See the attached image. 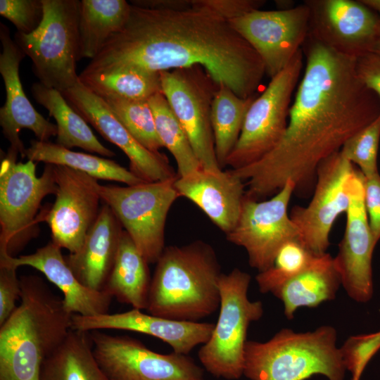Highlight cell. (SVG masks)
Here are the masks:
<instances>
[{
	"mask_svg": "<svg viewBox=\"0 0 380 380\" xmlns=\"http://www.w3.org/2000/svg\"><path fill=\"white\" fill-rule=\"evenodd\" d=\"M305 63L289 109L286 131L276 146L234 173L245 196L260 201L291 180L295 193L312 191L320 163L380 115V99L356 73V58L339 53L308 35Z\"/></svg>",
	"mask_w": 380,
	"mask_h": 380,
	"instance_id": "1",
	"label": "cell"
},
{
	"mask_svg": "<svg viewBox=\"0 0 380 380\" xmlns=\"http://www.w3.org/2000/svg\"><path fill=\"white\" fill-rule=\"evenodd\" d=\"M196 65L243 99L255 96L265 75L257 52L217 14L191 6L156 9L133 5L123 27L82 72L134 69L159 73Z\"/></svg>",
	"mask_w": 380,
	"mask_h": 380,
	"instance_id": "2",
	"label": "cell"
},
{
	"mask_svg": "<svg viewBox=\"0 0 380 380\" xmlns=\"http://www.w3.org/2000/svg\"><path fill=\"white\" fill-rule=\"evenodd\" d=\"M20 282V304L0 326V380H39L44 360L72 329L73 315L42 278Z\"/></svg>",
	"mask_w": 380,
	"mask_h": 380,
	"instance_id": "3",
	"label": "cell"
},
{
	"mask_svg": "<svg viewBox=\"0 0 380 380\" xmlns=\"http://www.w3.org/2000/svg\"><path fill=\"white\" fill-rule=\"evenodd\" d=\"M156 264L148 313L175 321L197 322L220 308L218 281L222 272L210 244L198 240L167 246Z\"/></svg>",
	"mask_w": 380,
	"mask_h": 380,
	"instance_id": "4",
	"label": "cell"
},
{
	"mask_svg": "<svg viewBox=\"0 0 380 380\" xmlns=\"http://www.w3.org/2000/svg\"><path fill=\"white\" fill-rule=\"evenodd\" d=\"M337 331L330 325L296 332L282 329L265 342L247 341L243 375L251 380H305L321 374L344 380Z\"/></svg>",
	"mask_w": 380,
	"mask_h": 380,
	"instance_id": "5",
	"label": "cell"
},
{
	"mask_svg": "<svg viewBox=\"0 0 380 380\" xmlns=\"http://www.w3.org/2000/svg\"><path fill=\"white\" fill-rule=\"evenodd\" d=\"M44 16L32 33L15 34L14 40L32 63L39 82L61 93L79 81L81 1L42 0Z\"/></svg>",
	"mask_w": 380,
	"mask_h": 380,
	"instance_id": "6",
	"label": "cell"
},
{
	"mask_svg": "<svg viewBox=\"0 0 380 380\" xmlns=\"http://www.w3.org/2000/svg\"><path fill=\"white\" fill-rule=\"evenodd\" d=\"M251 280L248 273L238 268L219 278V317L210 338L198 352L203 367L217 378L234 380L243 375L248 329L264 313L261 301L248 298Z\"/></svg>",
	"mask_w": 380,
	"mask_h": 380,
	"instance_id": "7",
	"label": "cell"
},
{
	"mask_svg": "<svg viewBox=\"0 0 380 380\" xmlns=\"http://www.w3.org/2000/svg\"><path fill=\"white\" fill-rule=\"evenodd\" d=\"M18 155L8 148L0 165V255L11 257L38 235L41 203L58 191L54 165L37 177L36 163H17Z\"/></svg>",
	"mask_w": 380,
	"mask_h": 380,
	"instance_id": "8",
	"label": "cell"
},
{
	"mask_svg": "<svg viewBox=\"0 0 380 380\" xmlns=\"http://www.w3.org/2000/svg\"><path fill=\"white\" fill-rule=\"evenodd\" d=\"M177 177L119 186L101 185L99 193L148 264L156 263L165 246L168 212L179 196L174 183Z\"/></svg>",
	"mask_w": 380,
	"mask_h": 380,
	"instance_id": "9",
	"label": "cell"
},
{
	"mask_svg": "<svg viewBox=\"0 0 380 380\" xmlns=\"http://www.w3.org/2000/svg\"><path fill=\"white\" fill-rule=\"evenodd\" d=\"M303 57L301 49L284 69L271 78L262 93L255 98L226 165L235 170L251 165L279 143L287 127L292 95L303 68Z\"/></svg>",
	"mask_w": 380,
	"mask_h": 380,
	"instance_id": "10",
	"label": "cell"
},
{
	"mask_svg": "<svg viewBox=\"0 0 380 380\" xmlns=\"http://www.w3.org/2000/svg\"><path fill=\"white\" fill-rule=\"evenodd\" d=\"M94 355L108 380H204L189 355L159 353L127 335L89 331Z\"/></svg>",
	"mask_w": 380,
	"mask_h": 380,
	"instance_id": "11",
	"label": "cell"
},
{
	"mask_svg": "<svg viewBox=\"0 0 380 380\" xmlns=\"http://www.w3.org/2000/svg\"><path fill=\"white\" fill-rule=\"evenodd\" d=\"M162 92L181 123L203 169L222 170L211 125V106L218 85L199 65L159 72Z\"/></svg>",
	"mask_w": 380,
	"mask_h": 380,
	"instance_id": "12",
	"label": "cell"
},
{
	"mask_svg": "<svg viewBox=\"0 0 380 380\" xmlns=\"http://www.w3.org/2000/svg\"><path fill=\"white\" fill-rule=\"evenodd\" d=\"M296 185L288 180L271 198L257 201L245 196L239 220L226 234L227 241L243 248L251 267L258 272L270 268L280 248L300 240L299 231L288 211Z\"/></svg>",
	"mask_w": 380,
	"mask_h": 380,
	"instance_id": "13",
	"label": "cell"
},
{
	"mask_svg": "<svg viewBox=\"0 0 380 380\" xmlns=\"http://www.w3.org/2000/svg\"><path fill=\"white\" fill-rule=\"evenodd\" d=\"M355 169L340 151L323 160L317 169L310 203L305 207L295 205L289 213L300 241L316 255L327 253L333 225L349 208V182Z\"/></svg>",
	"mask_w": 380,
	"mask_h": 380,
	"instance_id": "14",
	"label": "cell"
},
{
	"mask_svg": "<svg viewBox=\"0 0 380 380\" xmlns=\"http://www.w3.org/2000/svg\"><path fill=\"white\" fill-rule=\"evenodd\" d=\"M58 186L55 202L44 207L39 222H46L51 241L70 253L77 252L99 214L98 179L70 167L54 165Z\"/></svg>",
	"mask_w": 380,
	"mask_h": 380,
	"instance_id": "15",
	"label": "cell"
},
{
	"mask_svg": "<svg viewBox=\"0 0 380 380\" xmlns=\"http://www.w3.org/2000/svg\"><path fill=\"white\" fill-rule=\"evenodd\" d=\"M310 12L303 3L289 9L255 10L229 20L257 52L265 74L274 77L302 48L309 31Z\"/></svg>",
	"mask_w": 380,
	"mask_h": 380,
	"instance_id": "16",
	"label": "cell"
},
{
	"mask_svg": "<svg viewBox=\"0 0 380 380\" xmlns=\"http://www.w3.org/2000/svg\"><path fill=\"white\" fill-rule=\"evenodd\" d=\"M308 36L343 55L357 58L373 52L380 17L360 0H306Z\"/></svg>",
	"mask_w": 380,
	"mask_h": 380,
	"instance_id": "17",
	"label": "cell"
},
{
	"mask_svg": "<svg viewBox=\"0 0 380 380\" xmlns=\"http://www.w3.org/2000/svg\"><path fill=\"white\" fill-rule=\"evenodd\" d=\"M350 205L338 251L334 258L341 285L350 298L369 302L373 296V239L364 200V176L355 167L349 182Z\"/></svg>",
	"mask_w": 380,
	"mask_h": 380,
	"instance_id": "18",
	"label": "cell"
},
{
	"mask_svg": "<svg viewBox=\"0 0 380 380\" xmlns=\"http://www.w3.org/2000/svg\"><path fill=\"white\" fill-rule=\"evenodd\" d=\"M70 106L105 139L121 149L129 160V170L146 182L178 177L164 155L143 146L122 124L106 101L82 83L62 92Z\"/></svg>",
	"mask_w": 380,
	"mask_h": 380,
	"instance_id": "19",
	"label": "cell"
},
{
	"mask_svg": "<svg viewBox=\"0 0 380 380\" xmlns=\"http://www.w3.org/2000/svg\"><path fill=\"white\" fill-rule=\"evenodd\" d=\"M0 73L6 89V101L0 108L2 133L10 143L9 148L25 158L26 148L20 139L23 129L31 130L40 141H49L57 136V126L45 119L33 107L23 91L19 68L26 56L10 34L8 27L0 23Z\"/></svg>",
	"mask_w": 380,
	"mask_h": 380,
	"instance_id": "20",
	"label": "cell"
},
{
	"mask_svg": "<svg viewBox=\"0 0 380 380\" xmlns=\"http://www.w3.org/2000/svg\"><path fill=\"white\" fill-rule=\"evenodd\" d=\"M215 324L172 320L140 310L95 316L73 315L72 329L83 331L95 330H125L157 338L167 343L177 353L189 355L197 346L210 338Z\"/></svg>",
	"mask_w": 380,
	"mask_h": 380,
	"instance_id": "21",
	"label": "cell"
},
{
	"mask_svg": "<svg viewBox=\"0 0 380 380\" xmlns=\"http://www.w3.org/2000/svg\"><path fill=\"white\" fill-rule=\"evenodd\" d=\"M0 266L17 269L30 266L42 272L63 294L66 310L72 315L95 316L108 313L113 297L105 291L84 286L67 264L61 248L49 242L33 253L11 257L0 255Z\"/></svg>",
	"mask_w": 380,
	"mask_h": 380,
	"instance_id": "22",
	"label": "cell"
},
{
	"mask_svg": "<svg viewBox=\"0 0 380 380\" xmlns=\"http://www.w3.org/2000/svg\"><path fill=\"white\" fill-rule=\"evenodd\" d=\"M175 187L179 196L196 204L225 234L235 227L246 194V184L232 169H203L177 177Z\"/></svg>",
	"mask_w": 380,
	"mask_h": 380,
	"instance_id": "23",
	"label": "cell"
},
{
	"mask_svg": "<svg viewBox=\"0 0 380 380\" xmlns=\"http://www.w3.org/2000/svg\"><path fill=\"white\" fill-rule=\"evenodd\" d=\"M123 229L107 205L101 207L95 222L80 250L65 256L77 279L85 286L103 291L113 268Z\"/></svg>",
	"mask_w": 380,
	"mask_h": 380,
	"instance_id": "24",
	"label": "cell"
},
{
	"mask_svg": "<svg viewBox=\"0 0 380 380\" xmlns=\"http://www.w3.org/2000/svg\"><path fill=\"white\" fill-rule=\"evenodd\" d=\"M341 285L334 258L325 253L318 255L305 270L272 294L283 303L284 315L291 319L300 307L314 308L334 299Z\"/></svg>",
	"mask_w": 380,
	"mask_h": 380,
	"instance_id": "25",
	"label": "cell"
},
{
	"mask_svg": "<svg viewBox=\"0 0 380 380\" xmlns=\"http://www.w3.org/2000/svg\"><path fill=\"white\" fill-rule=\"evenodd\" d=\"M148 263L123 229L116 258L103 291L120 303L146 310L151 281Z\"/></svg>",
	"mask_w": 380,
	"mask_h": 380,
	"instance_id": "26",
	"label": "cell"
},
{
	"mask_svg": "<svg viewBox=\"0 0 380 380\" xmlns=\"http://www.w3.org/2000/svg\"><path fill=\"white\" fill-rule=\"evenodd\" d=\"M30 91L34 100L55 119L57 144L68 149L79 147L105 157L115 156L98 140L87 121L70 106L61 91L40 82L34 83Z\"/></svg>",
	"mask_w": 380,
	"mask_h": 380,
	"instance_id": "27",
	"label": "cell"
},
{
	"mask_svg": "<svg viewBox=\"0 0 380 380\" xmlns=\"http://www.w3.org/2000/svg\"><path fill=\"white\" fill-rule=\"evenodd\" d=\"M39 380H108L94 355L89 332L71 329L44 360Z\"/></svg>",
	"mask_w": 380,
	"mask_h": 380,
	"instance_id": "28",
	"label": "cell"
},
{
	"mask_svg": "<svg viewBox=\"0 0 380 380\" xmlns=\"http://www.w3.org/2000/svg\"><path fill=\"white\" fill-rule=\"evenodd\" d=\"M131 4L125 0H82L79 23L80 59L94 58L126 23Z\"/></svg>",
	"mask_w": 380,
	"mask_h": 380,
	"instance_id": "29",
	"label": "cell"
},
{
	"mask_svg": "<svg viewBox=\"0 0 380 380\" xmlns=\"http://www.w3.org/2000/svg\"><path fill=\"white\" fill-rule=\"evenodd\" d=\"M25 156L35 163L66 166L85 172L96 179L122 182L127 186L146 182L114 160L73 151L51 141L32 140L30 147L26 148Z\"/></svg>",
	"mask_w": 380,
	"mask_h": 380,
	"instance_id": "30",
	"label": "cell"
},
{
	"mask_svg": "<svg viewBox=\"0 0 380 380\" xmlns=\"http://www.w3.org/2000/svg\"><path fill=\"white\" fill-rule=\"evenodd\" d=\"M255 96L243 99L224 84H219L211 106V125L216 158L220 168L239 138L243 122Z\"/></svg>",
	"mask_w": 380,
	"mask_h": 380,
	"instance_id": "31",
	"label": "cell"
},
{
	"mask_svg": "<svg viewBox=\"0 0 380 380\" xmlns=\"http://www.w3.org/2000/svg\"><path fill=\"white\" fill-rule=\"evenodd\" d=\"M79 80L100 97L148 100L162 92L159 73L134 69L93 73L81 72Z\"/></svg>",
	"mask_w": 380,
	"mask_h": 380,
	"instance_id": "32",
	"label": "cell"
},
{
	"mask_svg": "<svg viewBox=\"0 0 380 380\" xmlns=\"http://www.w3.org/2000/svg\"><path fill=\"white\" fill-rule=\"evenodd\" d=\"M157 133L163 146L175 158L178 177H183L201 168L188 137L173 113L163 92L148 99Z\"/></svg>",
	"mask_w": 380,
	"mask_h": 380,
	"instance_id": "33",
	"label": "cell"
},
{
	"mask_svg": "<svg viewBox=\"0 0 380 380\" xmlns=\"http://www.w3.org/2000/svg\"><path fill=\"white\" fill-rule=\"evenodd\" d=\"M101 98L143 146L155 153L164 147L156 131L148 100H130L116 96Z\"/></svg>",
	"mask_w": 380,
	"mask_h": 380,
	"instance_id": "34",
	"label": "cell"
},
{
	"mask_svg": "<svg viewBox=\"0 0 380 380\" xmlns=\"http://www.w3.org/2000/svg\"><path fill=\"white\" fill-rule=\"evenodd\" d=\"M317 255L299 239L285 243L277 252L272 266L256 275L255 280L260 291L272 293L305 270Z\"/></svg>",
	"mask_w": 380,
	"mask_h": 380,
	"instance_id": "35",
	"label": "cell"
},
{
	"mask_svg": "<svg viewBox=\"0 0 380 380\" xmlns=\"http://www.w3.org/2000/svg\"><path fill=\"white\" fill-rule=\"evenodd\" d=\"M380 142V115L372 123L349 138L341 154L356 165L365 177L379 173L378 152Z\"/></svg>",
	"mask_w": 380,
	"mask_h": 380,
	"instance_id": "36",
	"label": "cell"
},
{
	"mask_svg": "<svg viewBox=\"0 0 380 380\" xmlns=\"http://www.w3.org/2000/svg\"><path fill=\"white\" fill-rule=\"evenodd\" d=\"M351 380H360L368 362L380 349V331L349 336L339 348Z\"/></svg>",
	"mask_w": 380,
	"mask_h": 380,
	"instance_id": "37",
	"label": "cell"
},
{
	"mask_svg": "<svg viewBox=\"0 0 380 380\" xmlns=\"http://www.w3.org/2000/svg\"><path fill=\"white\" fill-rule=\"evenodd\" d=\"M0 15L11 21L18 32L30 34L43 19L42 0H1Z\"/></svg>",
	"mask_w": 380,
	"mask_h": 380,
	"instance_id": "38",
	"label": "cell"
},
{
	"mask_svg": "<svg viewBox=\"0 0 380 380\" xmlns=\"http://www.w3.org/2000/svg\"><path fill=\"white\" fill-rule=\"evenodd\" d=\"M265 4L263 0H193L191 6L211 11L229 21L258 10Z\"/></svg>",
	"mask_w": 380,
	"mask_h": 380,
	"instance_id": "39",
	"label": "cell"
},
{
	"mask_svg": "<svg viewBox=\"0 0 380 380\" xmlns=\"http://www.w3.org/2000/svg\"><path fill=\"white\" fill-rule=\"evenodd\" d=\"M13 267L0 266V326L15 310L21 294L20 279Z\"/></svg>",
	"mask_w": 380,
	"mask_h": 380,
	"instance_id": "40",
	"label": "cell"
},
{
	"mask_svg": "<svg viewBox=\"0 0 380 380\" xmlns=\"http://www.w3.org/2000/svg\"><path fill=\"white\" fill-rule=\"evenodd\" d=\"M364 200L373 239L377 243L380 240L379 172L369 177H364Z\"/></svg>",
	"mask_w": 380,
	"mask_h": 380,
	"instance_id": "41",
	"label": "cell"
},
{
	"mask_svg": "<svg viewBox=\"0 0 380 380\" xmlns=\"http://www.w3.org/2000/svg\"><path fill=\"white\" fill-rule=\"evenodd\" d=\"M355 69L360 81L380 99V55L369 52L357 58Z\"/></svg>",
	"mask_w": 380,
	"mask_h": 380,
	"instance_id": "42",
	"label": "cell"
},
{
	"mask_svg": "<svg viewBox=\"0 0 380 380\" xmlns=\"http://www.w3.org/2000/svg\"><path fill=\"white\" fill-rule=\"evenodd\" d=\"M130 4L146 8H187L191 1L185 0H133Z\"/></svg>",
	"mask_w": 380,
	"mask_h": 380,
	"instance_id": "43",
	"label": "cell"
},
{
	"mask_svg": "<svg viewBox=\"0 0 380 380\" xmlns=\"http://www.w3.org/2000/svg\"><path fill=\"white\" fill-rule=\"evenodd\" d=\"M364 4L375 11L380 17V0H360Z\"/></svg>",
	"mask_w": 380,
	"mask_h": 380,
	"instance_id": "44",
	"label": "cell"
},
{
	"mask_svg": "<svg viewBox=\"0 0 380 380\" xmlns=\"http://www.w3.org/2000/svg\"><path fill=\"white\" fill-rule=\"evenodd\" d=\"M373 52L376 53L380 55V30H379L378 40H377L376 44L375 46V48Z\"/></svg>",
	"mask_w": 380,
	"mask_h": 380,
	"instance_id": "45",
	"label": "cell"
},
{
	"mask_svg": "<svg viewBox=\"0 0 380 380\" xmlns=\"http://www.w3.org/2000/svg\"><path fill=\"white\" fill-rule=\"evenodd\" d=\"M379 312H380V310H379Z\"/></svg>",
	"mask_w": 380,
	"mask_h": 380,
	"instance_id": "46",
	"label": "cell"
}]
</instances>
